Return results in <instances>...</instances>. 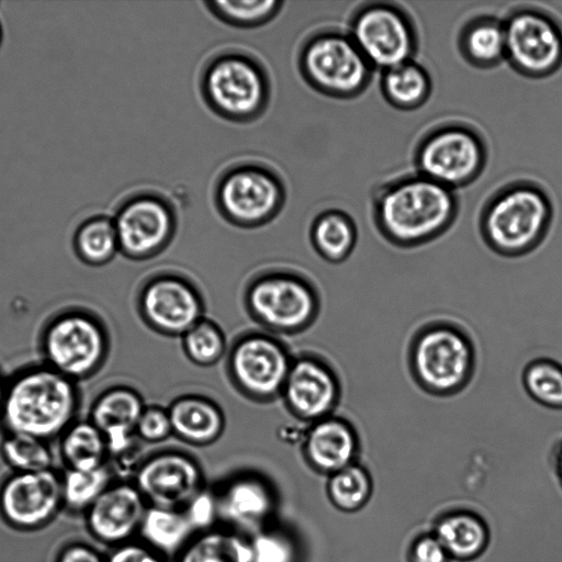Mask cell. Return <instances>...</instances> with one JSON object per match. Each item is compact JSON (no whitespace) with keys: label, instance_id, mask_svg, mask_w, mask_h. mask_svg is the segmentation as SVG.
I'll list each match as a JSON object with an SVG mask.
<instances>
[{"label":"cell","instance_id":"obj_13","mask_svg":"<svg viewBox=\"0 0 562 562\" xmlns=\"http://www.w3.org/2000/svg\"><path fill=\"white\" fill-rule=\"evenodd\" d=\"M113 222L120 252L132 260H145L161 252L178 227L175 205L154 190L128 195L119 205Z\"/></svg>","mask_w":562,"mask_h":562},{"label":"cell","instance_id":"obj_27","mask_svg":"<svg viewBox=\"0 0 562 562\" xmlns=\"http://www.w3.org/2000/svg\"><path fill=\"white\" fill-rule=\"evenodd\" d=\"M380 88L390 105L413 111L428 101L432 80L428 70L412 59L381 71Z\"/></svg>","mask_w":562,"mask_h":562},{"label":"cell","instance_id":"obj_1","mask_svg":"<svg viewBox=\"0 0 562 562\" xmlns=\"http://www.w3.org/2000/svg\"><path fill=\"white\" fill-rule=\"evenodd\" d=\"M373 224L389 244L404 249L446 234L460 210L457 192L415 171L378 186L372 193Z\"/></svg>","mask_w":562,"mask_h":562},{"label":"cell","instance_id":"obj_11","mask_svg":"<svg viewBox=\"0 0 562 562\" xmlns=\"http://www.w3.org/2000/svg\"><path fill=\"white\" fill-rule=\"evenodd\" d=\"M506 61L527 78H544L562 65V26L548 11L530 4L503 18Z\"/></svg>","mask_w":562,"mask_h":562},{"label":"cell","instance_id":"obj_22","mask_svg":"<svg viewBox=\"0 0 562 562\" xmlns=\"http://www.w3.org/2000/svg\"><path fill=\"white\" fill-rule=\"evenodd\" d=\"M360 448L355 425L344 417L329 415L312 423L304 435L302 450L313 470L330 475L357 462Z\"/></svg>","mask_w":562,"mask_h":562},{"label":"cell","instance_id":"obj_15","mask_svg":"<svg viewBox=\"0 0 562 562\" xmlns=\"http://www.w3.org/2000/svg\"><path fill=\"white\" fill-rule=\"evenodd\" d=\"M64 510L60 472H11L0 483V516L13 529L35 531Z\"/></svg>","mask_w":562,"mask_h":562},{"label":"cell","instance_id":"obj_9","mask_svg":"<svg viewBox=\"0 0 562 562\" xmlns=\"http://www.w3.org/2000/svg\"><path fill=\"white\" fill-rule=\"evenodd\" d=\"M487 157V144L481 132L460 121L443 122L428 130L414 153L417 172L454 191L482 175Z\"/></svg>","mask_w":562,"mask_h":562},{"label":"cell","instance_id":"obj_46","mask_svg":"<svg viewBox=\"0 0 562 562\" xmlns=\"http://www.w3.org/2000/svg\"><path fill=\"white\" fill-rule=\"evenodd\" d=\"M2 40H3V30H2V25L0 23V46H1Z\"/></svg>","mask_w":562,"mask_h":562},{"label":"cell","instance_id":"obj_6","mask_svg":"<svg viewBox=\"0 0 562 562\" xmlns=\"http://www.w3.org/2000/svg\"><path fill=\"white\" fill-rule=\"evenodd\" d=\"M38 348L42 362L79 383L104 366L110 336L95 313L79 306L65 307L43 325Z\"/></svg>","mask_w":562,"mask_h":562},{"label":"cell","instance_id":"obj_12","mask_svg":"<svg viewBox=\"0 0 562 562\" xmlns=\"http://www.w3.org/2000/svg\"><path fill=\"white\" fill-rule=\"evenodd\" d=\"M245 300L250 315L273 333H300L315 321L319 311L316 290L286 271L268 272L251 281Z\"/></svg>","mask_w":562,"mask_h":562},{"label":"cell","instance_id":"obj_16","mask_svg":"<svg viewBox=\"0 0 562 562\" xmlns=\"http://www.w3.org/2000/svg\"><path fill=\"white\" fill-rule=\"evenodd\" d=\"M133 483L149 506L183 509L204 488L196 460L180 451L157 452L143 460Z\"/></svg>","mask_w":562,"mask_h":562},{"label":"cell","instance_id":"obj_17","mask_svg":"<svg viewBox=\"0 0 562 562\" xmlns=\"http://www.w3.org/2000/svg\"><path fill=\"white\" fill-rule=\"evenodd\" d=\"M203 301L186 279L159 274L147 281L138 295V311L155 331L183 336L203 318Z\"/></svg>","mask_w":562,"mask_h":562},{"label":"cell","instance_id":"obj_28","mask_svg":"<svg viewBox=\"0 0 562 562\" xmlns=\"http://www.w3.org/2000/svg\"><path fill=\"white\" fill-rule=\"evenodd\" d=\"M64 469L89 470L109 462V449L102 431L87 417L76 419L58 438Z\"/></svg>","mask_w":562,"mask_h":562},{"label":"cell","instance_id":"obj_20","mask_svg":"<svg viewBox=\"0 0 562 562\" xmlns=\"http://www.w3.org/2000/svg\"><path fill=\"white\" fill-rule=\"evenodd\" d=\"M281 395L294 416L315 423L333 415L340 401L341 384L323 359L300 357L291 364Z\"/></svg>","mask_w":562,"mask_h":562},{"label":"cell","instance_id":"obj_31","mask_svg":"<svg viewBox=\"0 0 562 562\" xmlns=\"http://www.w3.org/2000/svg\"><path fill=\"white\" fill-rule=\"evenodd\" d=\"M72 247L85 265L101 267L111 262L120 252L113 217L100 214L86 218L75 231Z\"/></svg>","mask_w":562,"mask_h":562},{"label":"cell","instance_id":"obj_29","mask_svg":"<svg viewBox=\"0 0 562 562\" xmlns=\"http://www.w3.org/2000/svg\"><path fill=\"white\" fill-rule=\"evenodd\" d=\"M310 233L317 254L331 263L345 261L352 254L358 239L355 221L338 209H327L317 214Z\"/></svg>","mask_w":562,"mask_h":562},{"label":"cell","instance_id":"obj_40","mask_svg":"<svg viewBox=\"0 0 562 562\" xmlns=\"http://www.w3.org/2000/svg\"><path fill=\"white\" fill-rule=\"evenodd\" d=\"M138 439L145 442H160L172 434L167 409L158 406L145 407L135 428Z\"/></svg>","mask_w":562,"mask_h":562},{"label":"cell","instance_id":"obj_36","mask_svg":"<svg viewBox=\"0 0 562 562\" xmlns=\"http://www.w3.org/2000/svg\"><path fill=\"white\" fill-rule=\"evenodd\" d=\"M206 9L220 21L234 27L254 29L273 20L283 5L279 0L204 1Z\"/></svg>","mask_w":562,"mask_h":562},{"label":"cell","instance_id":"obj_7","mask_svg":"<svg viewBox=\"0 0 562 562\" xmlns=\"http://www.w3.org/2000/svg\"><path fill=\"white\" fill-rule=\"evenodd\" d=\"M297 65L308 86L335 99L359 97L374 70L349 33L335 27L310 34L300 47Z\"/></svg>","mask_w":562,"mask_h":562},{"label":"cell","instance_id":"obj_41","mask_svg":"<svg viewBox=\"0 0 562 562\" xmlns=\"http://www.w3.org/2000/svg\"><path fill=\"white\" fill-rule=\"evenodd\" d=\"M106 562H169V559L142 541L133 540L113 548L105 554Z\"/></svg>","mask_w":562,"mask_h":562},{"label":"cell","instance_id":"obj_2","mask_svg":"<svg viewBox=\"0 0 562 562\" xmlns=\"http://www.w3.org/2000/svg\"><path fill=\"white\" fill-rule=\"evenodd\" d=\"M78 382L44 362L31 363L8 376L0 415L3 432L52 441L79 418Z\"/></svg>","mask_w":562,"mask_h":562},{"label":"cell","instance_id":"obj_14","mask_svg":"<svg viewBox=\"0 0 562 562\" xmlns=\"http://www.w3.org/2000/svg\"><path fill=\"white\" fill-rule=\"evenodd\" d=\"M292 362L281 341L249 333L234 342L227 371L240 393L252 401L268 402L281 395Z\"/></svg>","mask_w":562,"mask_h":562},{"label":"cell","instance_id":"obj_43","mask_svg":"<svg viewBox=\"0 0 562 562\" xmlns=\"http://www.w3.org/2000/svg\"><path fill=\"white\" fill-rule=\"evenodd\" d=\"M55 562H106L105 554L82 541L65 544L56 555Z\"/></svg>","mask_w":562,"mask_h":562},{"label":"cell","instance_id":"obj_10","mask_svg":"<svg viewBox=\"0 0 562 562\" xmlns=\"http://www.w3.org/2000/svg\"><path fill=\"white\" fill-rule=\"evenodd\" d=\"M348 33L369 64L381 71L414 59L419 44L413 16L391 1L362 3L350 18Z\"/></svg>","mask_w":562,"mask_h":562},{"label":"cell","instance_id":"obj_4","mask_svg":"<svg viewBox=\"0 0 562 562\" xmlns=\"http://www.w3.org/2000/svg\"><path fill=\"white\" fill-rule=\"evenodd\" d=\"M406 363L411 378L423 392L449 397L471 383L477 364L476 347L458 323L435 319L413 333Z\"/></svg>","mask_w":562,"mask_h":562},{"label":"cell","instance_id":"obj_5","mask_svg":"<svg viewBox=\"0 0 562 562\" xmlns=\"http://www.w3.org/2000/svg\"><path fill=\"white\" fill-rule=\"evenodd\" d=\"M205 104L220 117L250 123L267 110L271 82L268 70L249 52L227 48L212 55L200 74Z\"/></svg>","mask_w":562,"mask_h":562},{"label":"cell","instance_id":"obj_30","mask_svg":"<svg viewBox=\"0 0 562 562\" xmlns=\"http://www.w3.org/2000/svg\"><path fill=\"white\" fill-rule=\"evenodd\" d=\"M434 535L450 558L459 560L479 555L485 549L488 539L483 520L468 512L445 515L437 521Z\"/></svg>","mask_w":562,"mask_h":562},{"label":"cell","instance_id":"obj_38","mask_svg":"<svg viewBox=\"0 0 562 562\" xmlns=\"http://www.w3.org/2000/svg\"><path fill=\"white\" fill-rule=\"evenodd\" d=\"M252 562H300L292 533L273 524L249 537Z\"/></svg>","mask_w":562,"mask_h":562},{"label":"cell","instance_id":"obj_34","mask_svg":"<svg viewBox=\"0 0 562 562\" xmlns=\"http://www.w3.org/2000/svg\"><path fill=\"white\" fill-rule=\"evenodd\" d=\"M528 396L549 409L562 411V363L548 357L530 360L521 373Z\"/></svg>","mask_w":562,"mask_h":562},{"label":"cell","instance_id":"obj_42","mask_svg":"<svg viewBox=\"0 0 562 562\" xmlns=\"http://www.w3.org/2000/svg\"><path fill=\"white\" fill-rule=\"evenodd\" d=\"M450 555L432 535L418 537L411 549L412 562H449Z\"/></svg>","mask_w":562,"mask_h":562},{"label":"cell","instance_id":"obj_19","mask_svg":"<svg viewBox=\"0 0 562 562\" xmlns=\"http://www.w3.org/2000/svg\"><path fill=\"white\" fill-rule=\"evenodd\" d=\"M148 504L133 481L114 480L85 513L88 532L110 548L138 537Z\"/></svg>","mask_w":562,"mask_h":562},{"label":"cell","instance_id":"obj_45","mask_svg":"<svg viewBox=\"0 0 562 562\" xmlns=\"http://www.w3.org/2000/svg\"><path fill=\"white\" fill-rule=\"evenodd\" d=\"M7 382H8V376H5L3 374V372L0 370V415H1V411H2L4 396H5Z\"/></svg>","mask_w":562,"mask_h":562},{"label":"cell","instance_id":"obj_23","mask_svg":"<svg viewBox=\"0 0 562 562\" xmlns=\"http://www.w3.org/2000/svg\"><path fill=\"white\" fill-rule=\"evenodd\" d=\"M172 434L193 446H206L220 438L224 430V416L212 401L196 395L182 396L167 409Z\"/></svg>","mask_w":562,"mask_h":562},{"label":"cell","instance_id":"obj_26","mask_svg":"<svg viewBox=\"0 0 562 562\" xmlns=\"http://www.w3.org/2000/svg\"><path fill=\"white\" fill-rule=\"evenodd\" d=\"M195 533L183 509L148 505L138 540L164 557L175 559Z\"/></svg>","mask_w":562,"mask_h":562},{"label":"cell","instance_id":"obj_21","mask_svg":"<svg viewBox=\"0 0 562 562\" xmlns=\"http://www.w3.org/2000/svg\"><path fill=\"white\" fill-rule=\"evenodd\" d=\"M144 408L140 395L123 385L108 387L93 400L88 418L105 437L109 462L122 464L140 457L135 428Z\"/></svg>","mask_w":562,"mask_h":562},{"label":"cell","instance_id":"obj_18","mask_svg":"<svg viewBox=\"0 0 562 562\" xmlns=\"http://www.w3.org/2000/svg\"><path fill=\"white\" fill-rule=\"evenodd\" d=\"M218 522L247 537L271 526L277 512V494L263 476L238 473L214 491Z\"/></svg>","mask_w":562,"mask_h":562},{"label":"cell","instance_id":"obj_35","mask_svg":"<svg viewBox=\"0 0 562 562\" xmlns=\"http://www.w3.org/2000/svg\"><path fill=\"white\" fill-rule=\"evenodd\" d=\"M326 492L337 509L347 513L358 510L371 495V476L364 467L355 462L328 475Z\"/></svg>","mask_w":562,"mask_h":562},{"label":"cell","instance_id":"obj_39","mask_svg":"<svg viewBox=\"0 0 562 562\" xmlns=\"http://www.w3.org/2000/svg\"><path fill=\"white\" fill-rule=\"evenodd\" d=\"M195 532L209 530L218 525V509L214 491L203 488L183 508Z\"/></svg>","mask_w":562,"mask_h":562},{"label":"cell","instance_id":"obj_3","mask_svg":"<svg viewBox=\"0 0 562 562\" xmlns=\"http://www.w3.org/2000/svg\"><path fill=\"white\" fill-rule=\"evenodd\" d=\"M553 204L547 190L529 179L497 189L484 203L479 231L484 244L507 258L526 256L548 236Z\"/></svg>","mask_w":562,"mask_h":562},{"label":"cell","instance_id":"obj_37","mask_svg":"<svg viewBox=\"0 0 562 562\" xmlns=\"http://www.w3.org/2000/svg\"><path fill=\"white\" fill-rule=\"evenodd\" d=\"M182 347L189 360L207 367L222 358L226 344L218 326L202 318L182 336Z\"/></svg>","mask_w":562,"mask_h":562},{"label":"cell","instance_id":"obj_44","mask_svg":"<svg viewBox=\"0 0 562 562\" xmlns=\"http://www.w3.org/2000/svg\"><path fill=\"white\" fill-rule=\"evenodd\" d=\"M552 459L557 474L562 482V436L555 441L553 446Z\"/></svg>","mask_w":562,"mask_h":562},{"label":"cell","instance_id":"obj_25","mask_svg":"<svg viewBox=\"0 0 562 562\" xmlns=\"http://www.w3.org/2000/svg\"><path fill=\"white\" fill-rule=\"evenodd\" d=\"M173 562H252L249 537L217 525L196 532Z\"/></svg>","mask_w":562,"mask_h":562},{"label":"cell","instance_id":"obj_24","mask_svg":"<svg viewBox=\"0 0 562 562\" xmlns=\"http://www.w3.org/2000/svg\"><path fill=\"white\" fill-rule=\"evenodd\" d=\"M461 57L479 69H491L506 60L503 19L477 15L468 20L458 34Z\"/></svg>","mask_w":562,"mask_h":562},{"label":"cell","instance_id":"obj_32","mask_svg":"<svg viewBox=\"0 0 562 562\" xmlns=\"http://www.w3.org/2000/svg\"><path fill=\"white\" fill-rule=\"evenodd\" d=\"M114 480L109 463L89 470L64 469L60 472L64 510L85 515Z\"/></svg>","mask_w":562,"mask_h":562},{"label":"cell","instance_id":"obj_33","mask_svg":"<svg viewBox=\"0 0 562 562\" xmlns=\"http://www.w3.org/2000/svg\"><path fill=\"white\" fill-rule=\"evenodd\" d=\"M0 456L11 472H40L55 469V456L50 442L30 435L3 432Z\"/></svg>","mask_w":562,"mask_h":562},{"label":"cell","instance_id":"obj_8","mask_svg":"<svg viewBox=\"0 0 562 562\" xmlns=\"http://www.w3.org/2000/svg\"><path fill=\"white\" fill-rule=\"evenodd\" d=\"M286 199L282 177L270 166L243 160L218 176L213 190L214 205L229 224L256 228L274 220Z\"/></svg>","mask_w":562,"mask_h":562}]
</instances>
